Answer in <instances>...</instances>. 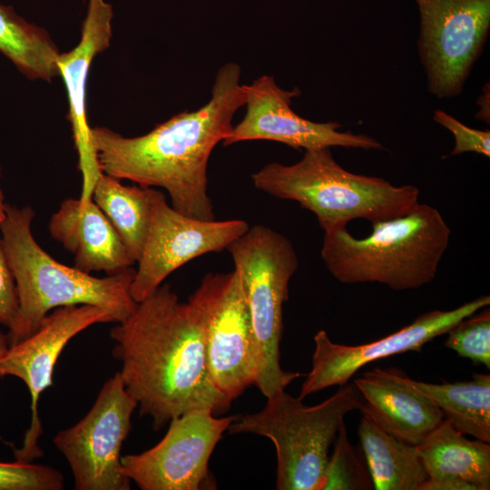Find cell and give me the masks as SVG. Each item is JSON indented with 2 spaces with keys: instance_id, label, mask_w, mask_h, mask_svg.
Here are the masks:
<instances>
[{
  "instance_id": "1",
  "label": "cell",
  "mask_w": 490,
  "mask_h": 490,
  "mask_svg": "<svg viewBox=\"0 0 490 490\" xmlns=\"http://www.w3.org/2000/svg\"><path fill=\"white\" fill-rule=\"evenodd\" d=\"M110 337L125 388L154 428L190 411L230 408L211 377L198 314L168 284L138 302Z\"/></svg>"
},
{
  "instance_id": "2",
  "label": "cell",
  "mask_w": 490,
  "mask_h": 490,
  "mask_svg": "<svg viewBox=\"0 0 490 490\" xmlns=\"http://www.w3.org/2000/svg\"><path fill=\"white\" fill-rule=\"evenodd\" d=\"M240 73L236 63L225 64L216 74L207 103L175 114L143 135L125 137L107 127H91L102 172L162 188L181 214L214 220L207 191L208 162L214 147L230 134L236 111L245 105Z\"/></svg>"
},
{
  "instance_id": "3",
  "label": "cell",
  "mask_w": 490,
  "mask_h": 490,
  "mask_svg": "<svg viewBox=\"0 0 490 490\" xmlns=\"http://www.w3.org/2000/svg\"><path fill=\"white\" fill-rule=\"evenodd\" d=\"M34 218L30 206L6 203L0 221L18 298L16 318L7 333L10 346L33 334L49 312L61 307L96 306L107 311L113 322L125 320L137 305L130 290L135 270L98 278L58 262L35 240Z\"/></svg>"
},
{
  "instance_id": "4",
  "label": "cell",
  "mask_w": 490,
  "mask_h": 490,
  "mask_svg": "<svg viewBox=\"0 0 490 490\" xmlns=\"http://www.w3.org/2000/svg\"><path fill=\"white\" fill-rule=\"evenodd\" d=\"M450 234L437 209L418 203L405 215L372 223L371 234L363 239L353 237L347 227L324 231L320 255L341 283L414 289L436 278Z\"/></svg>"
},
{
  "instance_id": "5",
  "label": "cell",
  "mask_w": 490,
  "mask_h": 490,
  "mask_svg": "<svg viewBox=\"0 0 490 490\" xmlns=\"http://www.w3.org/2000/svg\"><path fill=\"white\" fill-rule=\"evenodd\" d=\"M251 178L259 191L311 211L324 231L347 227L356 219L371 223L394 219L419 203L416 186H395L383 178L348 172L329 148L306 150L294 164L268 163Z\"/></svg>"
},
{
  "instance_id": "6",
  "label": "cell",
  "mask_w": 490,
  "mask_h": 490,
  "mask_svg": "<svg viewBox=\"0 0 490 490\" xmlns=\"http://www.w3.org/2000/svg\"><path fill=\"white\" fill-rule=\"evenodd\" d=\"M267 399L260 411L240 416L228 432L252 433L272 441L277 454V489L322 490L329 447L346 415L361 407V394L354 384L347 383L311 407L285 390Z\"/></svg>"
},
{
  "instance_id": "7",
  "label": "cell",
  "mask_w": 490,
  "mask_h": 490,
  "mask_svg": "<svg viewBox=\"0 0 490 490\" xmlns=\"http://www.w3.org/2000/svg\"><path fill=\"white\" fill-rule=\"evenodd\" d=\"M227 250L240 276L260 352V369L255 385L269 397L303 376L283 370L279 363L283 304L289 299V285L299 259L285 236L260 224L249 227Z\"/></svg>"
},
{
  "instance_id": "8",
  "label": "cell",
  "mask_w": 490,
  "mask_h": 490,
  "mask_svg": "<svg viewBox=\"0 0 490 490\" xmlns=\"http://www.w3.org/2000/svg\"><path fill=\"white\" fill-rule=\"evenodd\" d=\"M188 302L201 324L211 377L232 401L256 384L260 369L239 271L207 273Z\"/></svg>"
},
{
  "instance_id": "9",
  "label": "cell",
  "mask_w": 490,
  "mask_h": 490,
  "mask_svg": "<svg viewBox=\"0 0 490 490\" xmlns=\"http://www.w3.org/2000/svg\"><path fill=\"white\" fill-rule=\"evenodd\" d=\"M137 402L128 393L119 372L102 387L87 414L60 430L54 445L71 468L76 490H129L121 450L131 429Z\"/></svg>"
},
{
  "instance_id": "10",
  "label": "cell",
  "mask_w": 490,
  "mask_h": 490,
  "mask_svg": "<svg viewBox=\"0 0 490 490\" xmlns=\"http://www.w3.org/2000/svg\"><path fill=\"white\" fill-rule=\"evenodd\" d=\"M418 51L428 92L453 98L464 88L490 28V0H416Z\"/></svg>"
},
{
  "instance_id": "11",
  "label": "cell",
  "mask_w": 490,
  "mask_h": 490,
  "mask_svg": "<svg viewBox=\"0 0 490 490\" xmlns=\"http://www.w3.org/2000/svg\"><path fill=\"white\" fill-rule=\"evenodd\" d=\"M239 416L216 417L211 411L200 409L175 417L154 446L122 456L123 473L142 490L215 489L210 457L223 432Z\"/></svg>"
},
{
  "instance_id": "12",
  "label": "cell",
  "mask_w": 490,
  "mask_h": 490,
  "mask_svg": "<svg viewBox=\"0 0 490 490\" xmlns=\"http://www.w3.org/2000/svg\"><path fill=\"white\" fill-rule=\"evenodd\" d=\"M249 227L243 220L185 216L155 190L147 237L130 289L133 300L138 303L152 295L171 273L191 260L227 250Z\"/></svg>"
},
{
  "instance_id": "13",
  "label": "cell",
  "mask_w": 490,
  "mask_h": 490,
  "mask_svg": "<svg viewBox=\"0 0 490 490\" xmlns=\"http://www.w3.org/2000/svg\"><path fill=\"white\" fill-rule=\"evenodd\" d=\"M107 322H113L111 316L96 306L57 308L46 315L33 334L9 346L0 359V377L21 379L31 397V422L22 446L15 451L17 460L32 462L43 456L38 445L43 431L38 402L42 393L53 385L54 367L64 347L83 330Z\"/></svg>"
},
{
  "instance_id": "14",
  "label": "cell",
  "mask_w": 490,
  "mask_h": 490,
  "mask_svg": "<svg viewBox=\"0 0 490 490\" xmlns=\"http://www.w3.org/2000/svg\"><path fill=\"white\" fill-rule=\"evenodd\" d=\"M490 304L489 296H481L452 310H432L411 324L374 342L347 346L334 343L321 329L314 336L312 367L302 383L299 397L332 386H343L364 366L380 358L406 351L420 350L433 338L446 334L463 318Z\"/></svg>"
},
{
  "instance_id": "15",
  "label": "cell",
  "mask_w": 490,
  "mask_h": 490,
  "mask_svg": "<svg viewBox=\"0 0 490 490\" xmlns=\"http://www.w3.org/2000/svg\"><path fill=\"white\" fill-rule=\"evenodd\" d=\"M243 86L246 114L222 142L225 146L268 140L305 151L332 146L384 150L383 144L370 136L339 132L341 126L336 122H316L298 115L291 109V100L300 94L299 88L283 90L270 75H262Z\"/></svg>"
},
{
  "instance_id": "16",
  "label": "cell",
  "mask_w": 490,
  "mask_h": 490,
  "mask_svg": "<svg viewBox=\"0 0 490 490\" xmlns=\"http://www.w3.org/2000/svg\"><path fill=\"white\" fill-rule=\"evenodd\" d=\"M112 5L104 0H88L78 44L70 51L60 53L57 68L65 86L68 99V120L78 156V169L83 185L79 199L92 200L94 185L102 171L91 140L87 122L86 86L94 57L110 46L113 36Z\"/></svg>"
},
{
  "instance_id": "17",
  "label": "cell",
  "mask_w": 490,
  "mask_h": 490,
  "mask_svg": "<svg viewBox=\"0 0 490 490\" xmlns=\"http://www.w3.org/2000/svg\"><path fill=\"white\" fill-rule=\"evenodd\" d=\"M359 410L404 443L418 446L445 418L436 404L400 369L376 368L355 379Z\"/></svg>"
},
{
  "instance_id": "18",
  "label": "cell",
  "mask_w": 490,
  "mask_h": 490,
  "mask_svg": "<svg viewBox=\"0 0 490 490\" xmlns=\"http://www.w3.org/2000/svg\"><path fill=\"white\" fill-rule=\"evenodd\" d=\"M49 232L74 255V267L113 275L135 262L107 217L93 200L65 199L52 215Z\"/></svg>"
},
{
  "instance_id": "19",
  "label": "cell",
  "mask_w": 490,
  "mask_h": 490,
  "mask_svg": "<svg viewBox=\"0 0 490 490\" xmlns=\"http://www.w3.org/2000/svg\"><path fill=\"white\" fill-rule=\"evenodd\" d=\"M428 478H455L490 489V444L470 440L444 419L416 446Z\"/></svg>"
},
{
  "instance_id": "20",
  "label": "cell",
  "mask_w": 490,
  "mask_h": 490,
  "mask_svg": "<svg viewBox=\"0 0 490 490\" xmlns=\"http://www.w3.org/2000/svg\"><path fill=\"white\" fill-rule=\"evenodd\" d=\"M358 434L374 489L418 490L427 479L416 446L402 442L363 414Z\"/></svg>"
},
{
  "instance_id": "21",
  "label": "cell",
  "mask_w": 490,
  "mask_h": 490,
  "mask_svg": "<svg viewBox=\"0 0 490 490\" xmlns=\"http://www.w3.org/2000/svg\"><path fill=\"white\" fill-rule=\"evenodd\" d=\"M154 188L124 185L101 173L92 199L112 223L135 262L147 237Z\"/></svg>"
},
{
  "instance_id": "22",
  "label": "cell",
  "mask_w": 490,
  "mask_h": 490,
  "mask_svg": "<svg viewBox=\"0 0 490 490\" xmlns=\"http://www.w3.org/2000/svg\"><path fill=\"white\" fill-rule=\"evenodd\" d=\"M414 383L432 398L457 431L490 443L489 374H474L472 380L456 383Z\"/></svg>"
},
{
  "instance_id": "23",
  "label": "cell",
  "mask_w": 490,
  "mask_h": 490,
  "mask_svg": "<svg viewBox=\"0 0 490 490\" xmlns=\"http://www.w3.org/2000/svg\"><path fill=\"white\" fill-rule=\"evenodd\" d=\"M0 53L30 79L51 82L59 76L60 54L49 34L0 4Z\"/></svg>"
},
{
  "instance_id": "24",
  "label": "cell",
  "mask_w": 490,
  "mask_h": 490,
  "mask_svg": "<svg viewBox=\"0 0 490 490\" xmlns=\"http://www.w3.org/2000/svg\"><path fill=\"white\" fill-rule=\"evenodd\" d=\"M365 459V458H364ZM373 482L366 463L351 445L343 423L328 456L322 490H370Z\"/></svg>"
},
{
  "instance_id": "25",
  "label": "cell",
  "mask_w": 490,
  "mask_h": 490,
  "mask_svg": "<svg viewBox=\"0 0 490 490\" xmlns=\"http://www.w3.org/2000/svg\"><path fill=\"white\" fill-rule=\"evenodd\" d=\"M470 315L447 331L444 346L490 368V310Z\"/></svg>"
},
{
  "instance_id": "26",
  "label": "cell",
  "mask_w": 490,
  "mask_h": 490,
  "mask_svg": "<svg viewBox=\"0 0 490 490\" xmlns=\"http://www.w3.org/2000/svg\"><path fill=\"white\" fill-rule=\"evenodd\" d=\"M64 485V475L52 466L0 462V490H61Z\"/></svg>"
},
{
  "instance_id": "27",
  "label": "cell",
  "mask_w": 490,
  "mask_h": 490,
  "mask_svg": "<svg viewBox=\"0 0 490 490\" xmlns=\"http://www.w3.org/2000/svg\"><path fill=\"white\" fill-rule=\"evenodd\" d=\"M434 120L450 131L455 137V146L449 156L464 152H476L490 156V132L472 129L446 113L436 110Z\"/></svg>"
},
{
  "instance_id": "28",
  "label": "cell",
  "mask_w": 490,
  "mask_h": 490,
  "mask_svg": "<svg viewBox=\"0 0 490 490\" xmlns=\"http://www.w3.org/2000/svg\"><path fill=\"white\" fill-rule=\"evenodd\" d=\"M17 310L15 281L0 234V324L9 329L15 320Z\"/></svg>"
},
{
  "instance_id": "29",
  "label": "cell",
  "mask_w": 490,
  "mask_h": 490,
  "mask_svg": "<svg viewBox=\"0 0 490 490\" xmlns=\"http://www.w3.org/2000/svg\"><path fill=\"white\" fill-rule=\"evenodd\" d=\"M418 490H477V488L473 484L461 479H431L427 477Z\"/></svg>"
},
{
  "instance_id": "30",
  "label": "cell",
  "mask_w": 490,
  "mask_h": 490,
  "mask_svg": "<svg viewBox=\"0 0 490 490\" xmlns=\"http://www.w3.org/2000/svg\"><path fill=\"white\" fill-rule=\"evenodd\" d=\"M477 104L480 110L477 112V118L489 122V85L487 90L483 91V94L478 97Z\"/></svg>"
},
{
  "instance_id": "31",
  "label": "cell",
  "mask_w": 490,
  "mask_h": 490,
  "mask_svg": "<svg viewBox=\"0 0 490 490\" xmlns=\"http://www.w3.org/2000/svg\"><path fill=\"white\" fill-rule=\"evenodd\" d=\"M9 346L10 344L7 333H4L0 330V359L5 355Z\"/></svg>"
},
{
  "instance_id": "32",
  "label": "cell",
  "mask_w": 490,
  "mask_h": 490,
  "mask_svg": "<svg viewBox=\"0 0 490 490\" xmlns=\"http://www.w3.org/2000/svg\"><path fill=\"white\" fill-rule=\"evenodd\" d=\"M0 178H1V165H0ZM5 206L6 203L5 202L4 194L0 188V221L4 220L5 217Z\"/></svg>"
}]
</instances>
